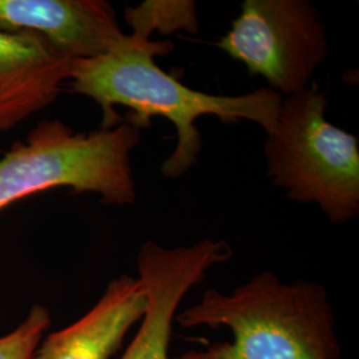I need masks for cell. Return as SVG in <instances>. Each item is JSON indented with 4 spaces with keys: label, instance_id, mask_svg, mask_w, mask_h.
Segmentation results:
<instances>
[{
    "label": "cell",
    "instance_id": "obj_1",
    "mask_svg": "<svg viewBox=\"0 0 359 359\" xmlns=\"http://www.w3.org/2000/svg\"><path fill=\"white\" fill-rule=\"evenodd\" d=\"M173 48V43L167 40H142L129 34L128 40L114 51L74 60L68 79L71 90L102 108V128L123 123L116 105L129 108L132 112L127 123L142 130L156 116L175 126L176 145L160 165L167 179H180L197 165L203 149L197 120L203 116H216L224 124L248 120L264 129L266 136L276 130L283 96L270 88L237 96L193 90L154 60Z\"/></svg>",
    "mask_w": 359,
    "mask_h": 359
},
{
    "label": "cell",
    "instance_id": "obj_2",
    "mask_svg": "<svg viewBox=\"0 0 359 359\" xmlns=\"http://www.w3.org/2000/svg\"><path fill=\"white\" fill-rule=\"evenodd\" d=\"M182 329H228L229 342L188 350L170 359H339L335 316L321 283H283L273 271L222 293L209 289L192 306L177 311Z\"/></svg>",
    "mask_w": 359,
    "mask_h": 359
},
{
    "label": "cell",
    "instance_id": "obj_3",
    "mask_svg": "<svg viewBox=\"0 0 359 359\" xmlns=\"http://www.w3.org/2000/svg\"><path fill=\"white\" fill-rule=\"evenodd\" d=\"M140 142L142 129L127 121L92 132H76L59 120L41 121L26 142H15L0 157V210L55 188L95 193L107 205L133 204L130 154Z\"/></svg>",
    "mask_w": 359,
    "mask_h": 359
},
{
    "label": "cell",
    "instance_id": "obj_4",
    "mask_svg": "<svg viewBox=\"0 0 359 359\" xmlns=\"http://www.w3.org/2000/svg\"><path fill=\"white\" fill-rule=\"evenodd\" d=\"M329 99L311 83L285 96L266 136V176L290 201L317 204L332 224L359 215L358 137L326 118Z\"/></svg>",
    "mask_w": 359,
    "mask_h": 359
},
{
    "label": "cell",
    "instance_id": "obj_5",
    "mask_svg": "<svg viewBox=\"0 0 359 359\" xmlns=\"http://www.w3.org/2000/svg\"><path fill=\"white\" fill-rule=\"evenodd\" d=\"M217 47L285 97L311 84L327 57L329 40L308 0H245Z\"/></svg>",
    "mask_w": 359,
    "mask_h": 359
},
{
    "label": "cell",
    "instance_id": "obj_6",
    "mask_svg": "<svg viewBox=\"0 0 359 359\" xmlns=\"http://www.w3.org/2000/svg\"><path fill=\"white\" fill-rule=\"evenodd\" d=\"M231 256L233 249L224 240L206 238L179 248L144 243L137 255V278L147 297V310L120 359H170L168 350L181 301L203 283L208 270Z\"/></svg>",
    "mask_w": 359,
    "mask_h": 359
},
{
    "label": "cell",
    "instance_id": "obj_7",
    "mask_svg": "<svg viewBox=\"0 0 359 359\" xmlns=\"http://www.w3.org/2000/svg\"><path fill=\"white\" fill-rule=\"evenodd\" d=\"M0 31L34 34L72 62L114 51L129 36L104 0H0Z\"/></svg>",
    "mask_w": 359,
    "mask_h": 359
},
{
    "label": "cell",
    "instance_id": "obj_8",
    "mask_svg": "<svg viewBox=\"0 0 359 359\" xmlns=\"http://www.w3.org/2000/svg\"><path fill=\"white\" fill-rule=\"evenodd\" d=\"M72 60L29 32L0 31V130L53 103Z\"/></svg>",
    "mask_w": 359,
    "mask_h": 359
},
{
    "label": "cell",
    "instance_id": "obj_9",
    "mask_svg": "<svg viewBox=\"0 0 359 359\" xmlns=\"http://www.w3.org/2000/svg\"><path fill=\"white\" fill-rule=\"evenodd\" d=\"M145 310L139 278L121 274L83 317L41 339L31 359H112Z\"/></svg>",
    "mask_w": 359,
    "mask_h": 359
},
{
    "label": "cell",
    "instance_id": "obj_10",
    "mask_svg": "<svg viewBox=\"0 0 359 359\" xmlns=\"http://www.w3.org/2000/svg\"><path fill=\"white\" fill-rule=\"evenodd\" d=\"M124 19L132 28V36L152 40L151 35L158 32L164 36L185 31L198 32V13L193 0H145L139 6L126 7Z\"/></svg>",
    "mask_w": 359,
    "mask_h": 359
},
{
    "label": "cell",
    "instance_id": "obj_11",
    "mask_svg": "<svg viewBox=\"0 0 359 359\" xmlns=\"http://www.w3.org/2000/svg\"><path fill=\"white\" fill-rule=\"evenodd\" d=\"M51 325L48 310L35 305L11 333L0 337V359H31Z\"/></svg>",
    "mask_w": 359,
    "mask_h": 359
}]
</instances>
